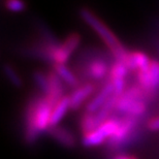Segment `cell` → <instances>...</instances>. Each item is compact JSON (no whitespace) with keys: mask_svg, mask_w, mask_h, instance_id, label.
Wrapping results in <instances>:
<instances>
[{"mask_svg":"<svg viewBox=\"0 0 159 159\" xmlns=\"http://www.w3.org/2000/svg\"><path fill=\"white\" fill-rule=\"evenodd\" d=\"M147 128L152 132L159 131V116L152 117V118H150L148 120Z\"/></svg>","mask_w":159,"mask_h":159,"instance_id":"20","label":"cell"},{"mask_svg":"<svg viewBox=\"0 0 159 159\" xmlns=\"http://www.w3.org/2000/svg\"><path fill=\"white\" fill-rule=\"evenodd\" d=\"M3 72H4L5 78L7 79V81L16 88H21L23 86V80L20 77V75L18 74V71L16 70V68L11 64H4L3 66Z\"/></svg>","mask_w":159,"mask_h":159,"instance_id":"17","label":"cell"},{"mask_svg":"<svg viewBox=\"0 0 159 159\" xmlns=\"http://www.w3.org/2000/svg\"><path fill=\"white\" fill-rule=\"evenodd\" d=\"M53 70L59 75V78L64 82V84L69 88H77L82 84L75 72L68 67L66 64H54L52 65Z\"/></svg>","mask_w":159,"mask_h":159,"instance_id":"15","label":"cell"},{"mask_svg":"<svg viewBox=\"0 0 159 159\" xmlns=\"http://www.w3.org/2000/svg\"><path fill=\"white\" fill-rule=\"evenodd\" d=\"M148 101L145 91L138 83L127 86L126 90L118 96L115 114L142 119L148 112Z\"/></svg>","mask_w":159,"mask_h":159,"instance_id":"4","label":"cell"},{"mask_svg":"<svg viewBox=\"0 0 159 159\" xmlns=\"http://www.w3.org/2000/svg\"><path fill=\"white\" fill-rule=\"evenodd\" d=\"M119 116H113L93 131L82 136V145L86 148H94L107 143L116 132L119 125Z\"/></svg>","mask_w":159,"mask_h":159,"instance_id":"7","label":"cell"},{"mask_svg":"<svg viewBox=\"0 0 159 159\" xmlns=\"http://www.w3.org/2000/svg\"><path fill=\"white\" fill-rule=\"evenodd\" d=\"M46 133L63 148L72 149L77 145V139H75V134L64 126H50Z\"/></svg>","mask_w":159,"mask_h":159,"instance_id":"13","label":"cell"},{"mask_svg":"<svg viewBox=\"0 0 159 159\" xmlns=\"http://www.w3.org/2000/svg\"><path fill=\"white\" fill-rule=\"evenodd\" d=\"M4 7L11 12H22L27 8V4L24 0H4Z\"/></svg>","mask_w":159,"mask_h":159,"instance_id":"19","label":"cell"},{"mask_svg":"<svg viewBox=\"0 0 159 159\" xmlns=\"http://www.w3.org/2000/svg\"><path fill=\"white\" fill-rule=\"evenodd\" d=\"M82 37L78 32L69 33L62 43H59L53 55V64H67L75 52L81 44Z\"/></svg>","mask_w":159,"mask_h":159,"instance_id":"8","label":"cell"},{"mask_svg":"<svg viewBox=\"0 0 159 159\" xmlns=\"http://www.w3.org/2000/svg\"><path fill=\"white\" fill-rule=\"evenodd\" d=\"M136 83L145 91L148 102L153 101L159 92V60L152 59L149 67L135 72Z\"/></svg>","mask_w":159,"mask_h":159,"instance_id":"6","label":"cell"},{"mask_svg":"<svg viewBox=\"0 0 159 159\" xmlns=\"http://www.w3.org/2000/svg\"><path fill=\"white\" fill-rule=\"evenodd\" d=\"M119 118L118 128L107 142V147L112 151H119L129 147L141 138V119L129 116H119Z\"/></svg>","mask_w":159,"mask_h":159,"instance_id":"5","label":"cell"},{"mask_svg":"<svg viewBox=\"0 0 159 159\" xmlns=\"http://www.w3.org/2000/svg\"><path fill=\"white\" fill-rule=\"evenodd\" d=\"M115 61L109 51L99 49H85L78 57L75 63V75L83 77V83H95L104 85L109 81L112 64ZM78 75V77H79Z\"/></svg>","mask_w":159,"mask_h":159,"instance_id":"2","label":"cell"},{"mask_svg":"<svg viewBox=\"0 0 159 159\" xmlns=\"http://www.w3.org/2000/svg\"><path fill=\"white\" fill-rule=\"evenodd\" d=\"M111 159H138L133 155H128V154H123V153H119L116 154L111 158Z\"/></svg>","mask_w":159,"mask_h":159,"instance_id":"21","label":"cell"},{"mask_svg":"<svg viewBox=\"0 0 159 159\" xmlns=\"http://www.w3.org/2000/svg\"><path fill=\"white\" fill-rule=\"evenodd\" d=\"M68 110H70V102H69V96L65 95L58 103L54 107L52 116H51V126L59 125L60 121H61L66 113L68 112Z\"/></svg>","mask_w":159,"mask_h":159,"instance_id":"16","label":"cell"},{"mask_svg":"<svg viewBox=\"0 0 159 159\" xmlns=\"http://www.w3.org/2000/svg\"><path fill=\"white\" fill-rule=\"evenodd\" d=\"M114 94H115V91H114L113 85L107 81L104 85L100 86L98 91L91 97V99L86 103L85 112L96 113L97 111H99L101 107L107 103V101L109 100Z\"/></svg>","mask_w":159,"mask_h":159,"instance_id":"12","label":"cell"},{"mask_svg":"<svg viewBox=\"0 0 159 159\" xmlns=\"http://www.w3.org/2000/svg\"><path fill=\"white\" fill-rule=\"evenodd\" d=\"M80 17L100 37L114 59L117 61H125L129 51L126 50L125 46L121 43L118 36L95 12L87 7H82L80 9Z\"/></svg>","mask_w":159,"mask_h":159,"instance_id":"3","label":"cell"},{"mask_svg":"<svg viewBox=\"0 0 159 159\" xmlns=\"http://www.w3.org/2000/svg\"><path fill=\"white\" fill-rule=\"evenodd\" d=\"M54 107L43 94H34L28 99L24 110V141L32 146L51 126Z\"/></svg>","mask_w":159,"mask_h":159,"instance_id":"1","label":"cell"},{"mask_svg":"<svg viewBox=\"0 0 159 159\" xmlns=\"http://www.w3.org/2000/svg\"><path fill=\"white\" fill-rule=\"evenodd\" d=\"M151 61L152 59L144 52L132 51V52H128V55H127L124 63H125L129 71L138 72L149 67Z\"/></svg>","mask_w":159,"mask_h":159,"instance_id":"14","label":"cell"},{"mask_svg":"<svg viewBox=\"0 0 159 159\" xmlns=\"http://www.w3.org/2000/svg\"><path fill=\"white\" fill-rule=\"evenodd\" d=\"M128 68L125 65V63L122 61H117L115 60L111 67L110 75H109V82L113 85L115 94L120 96L123 94V92L127 88V75H128Z\"/></svg>","mask_w":159,"mask_h":159,"instance_id":"10","label":"cell"},{"mask_svg":"<svg viewBox=\"0 0 159 159\" xmlns=\"http://www.w3.org/2000/svg\"><path fill=\"white\" fill-rule=\"evenodd\" d=\"M100 87L95 83H82L81 85L75 88L69 96V102H70V110L71 111H78L82 107L86 101L91 99L93 95L98 91Z\"/></svg>","mask_w":159,"mask_h":159,"instance_id":"9","label":"cell"},{"mask_svg":"<svg viewBox=\"0 0 159 159\" xmlns=\"http://www.w3.org/2000/svg\"><path fill=\"white\" fill-rule=\"evenodd\" d=\"M47 75L49 79V92L44 97L53 107H55L65 96L66 85L53 69L48 70Z\"/></svg>","mask_w":159,"mask_h":159,"instance_id":"11","label":"cell"},{"mask_svg":"<svg viewBox=\"0 0 159 159\" xmlns=\"http://www.w3.org/2000/svg\"><path fill=\"white\" fill-rule=\"evenodd\" d=\"M32 78L36 87L40 91V93L43 96H46L48 92H49V79H48L47 72H43L41 70H35L33 72Z\"/></svg>","mask_w":159,"mask_h":159,"instance_id":"18","label":"cell"}]
</instances>
